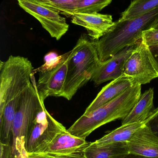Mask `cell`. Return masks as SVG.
Masks as SVG:
<instances>
[{
  "label": "cell",
  "instance_id": "cell-25",
  "mask_svg": "<svg viewBox=\"0 0 158 158\" xmlns=\"http://www.w3.org/2000/svg\"><path fill=\"white\" fill-rule=\"evenodd\" d=\"M154 127H155V132H156L158 135V122L155 124Z\"/></svg>",
  "mask_w": 158,
  "mask_h": 158
},
{
  "label": "cell",
  "instance_id": "cell-16",
  "mask_svg": "<svg viewBox=\"0 0 158 158\" xmlns=\"http://www.w3.org/2000/svg\"><path fill=\"white\" fill-rule=\"evenodd\" d=\"M154 90L149 88L140 96L128 115L122 120V125L147 121L153 111Z\"/></svg>",
  "mask_w": 158,
  "mask_h": 158
},
{
  "label": "cell",
  "instance_id": "cell-2",
  "mask_svg": "<svg viewBox=\"0 0 158 158\" xmlns=\"http://www.w3.org/2000/svg\"><path fill=\"white\" fill-rule=\"evenodd\" d=\"M141 90L139 85L127 89L111 101L88 114H83L67 131L74 136L85 139L102 126L118 119L123 120L140 98Z\"/></svg>",
  "mask_w": 158,
  "mask_h": 158
},
{
  "label": "cell",
  "instance_id": "cell-21",
  "mask_svg": "<svg viewBox=\"0 0 158 158\" xmlns=\"http://www.w3.org/2000/svg\"><path fill=\"white\" fill-rule=\"evenodd\" d=\"M1 158H18L14 153L12 145L0 143Z\"/></svg>",
  "mask_w": 158,
  "mask_h": 158
},
{
  "label": "cell",
  "instance_id": "cell-24",
  "mask_svg": "<svg viewBox=\"0 0 158 158\" xmlns=\"http://www.w3.org/2000/svg\"><path fill=\"white\" fill-rule=\"evenodd\" d=\"M28 158H46L42 156H38V155H29Z\"/></svg>",
  "mask_w": 158,
  "mask_h": 158
},
{
  "label": "cell",
  "instance_id": "cell-26",
  "mask_svg": "<svg viewBox=\"0 0 158 158\" xmlns=\"http://www.w3.org/2000/svg\"><path fill=\"white\" fill-rule=\"evenodd\" d=\"M152 28H154V29H158V22L155 25L152 27Z\"/></svg>",
  "mask_w": 158,
  "mask_h": 158
},
{
  "label": "cell",
  "instance_id": "cell-22",
  "mask_svg": "<svg viewBox=\"0 0 158 158\" xmlns=\"http://www.w3.org/2000/svg\"><path fill=\"white\" fill-rule=\"evenodd\" d=\"M148 48L152 59L158 72V45L151 46Z\"/></svg>",
  "mask_w": 158,
  "mask_h": 158
},
{
  "label": "cell",
  "instance_id": "cell-17",
  "mask_svg": "<svg viewBox=\"0 0 158 158\" xmlns=\"http://www.w3.org/2000/svg\"><path fill=\"white\" fill-rule=\"evenodd\" d=\"M151 120L149 117L145 122L123 125L90 144L96 147H101L112 143L127 142L136 131Z\"/></svg>",
  "mask_w": 158,
  "mask_h": 158
},
{
  "label": "cell",
  "instance_id": "cell-7",
  "mask_svg": "<svg viewBox=\"0 0 158 158\" xmlns=\"http://www.w3.org/2000/svg\"><path fill=\"white\" fill-rule=\"evenodd\" d=\"M122 76L130 78L134 85L148 84L158 78V72L148 47L142 40L136 46L127 60Z\"/></svg>",
  "mask_w": 158,
  "mask_h": 158
},
{
  "label": "cell",
  "instance_id": "cell-9",
  "mask_svg": "<svg viewBox=\"0 0 158 158\" xmlns=\"http://www.w3.org/2000/svg\"><path fill=\"white\" fill-rule=\"evenodd\" d=\"M69 53L70 52L61 56L59 61L52 67H46L40 71L36 87L43 101L49 97H63Z\"/></svg>",
  "mask_w": 158,
  "mask_h": 158
},
{
  "label": "cell",
  "instance_id": "cell-18",
  "mask_svg": "<svg viewBox=\"0 0 158 158\" xmlns=\"http://www.w3.org/2000/svg\"><path fill=\"white\" fill-rule=\"evenodd\" d=\"M128 153L127 142L112 143L101 147L90 144L84 151L85 158H125Z\"/></svg>",
  "mask_w": 158,
  "mask_h": 158
},
{
  "label": "cell",
  "instance_id": "cell-10",
  "mask_svg": "<svg viewBox=\"0 0 158 158\" xmlns=\"http://www.w3.org/2000/svg\"><path fill=\"white\" fill-rule=\"evenodd\" d=\"M67 17L75 14L97 13L111 3V0H35Z\"/></svg>",
  "mask_w": 158,
  "mask_h": 158
},
{
  "label": "cell",
  "instance_id": "cell-6",
  "mask_svg": "<svg viewBox=\"0 0 158 158\" xmlns=\"http://www.w3.org/2000/svg\"><path fill=\"white\" fill-rule=\"evenodd\" d=\"M66 130L65 127L54 119L44 107L37 114L32 125L27 145L28 155L42 152Z\"/></svg>",
  "mask_w": 158,
  "mask_h": 158
},
{
  "label": "cell",
  "instance_id": "cell-3",
  "mask_svg": "<svg viewBox=\"0 0 158 158\" xmlns=\"http://www.w3.org/2000/svg\"><path fill=\"white\" fill-rule=\"evenodd\" d=\"M100 62L94 41L87 35H81L68 56L62 97L72 99L79 89L91 80Z\"/></svg>",
  "mask_w": 158,
  "mask_h": 158
},
{
  "label": "cell",
  "instance_id": "cell-1",
  "mask_svg": "<svg viewBox=\"0 0 158 158\" xmlns=\"http://www.w3.org/2000/svg\"><path fill=\"white\" fill-rule=\"evenodd\" d=\"M158 22V7L134 20L114 22L109 32L94 41L101 62L107 60L127 47L136 46L142 39V33Z\"/></svg>",
  "mask_w": 158,
  "mask_h": 158
},
{
  "label": "cell",
  "instance_id": "cell-15",
  "mask_svg": "<svg viewBox=\"0 0 158 158\" xmlns=\"http://www.w3.org/2000/svg\"><path fill=\"white\" fill-rule=\"evenodd\" d=\"M134 86L132 80L122 76L102 88L95 99L88 107L84 114H87L117 98L129 88Z\"/></svg>",
  "mask_w": 158,
  "mask_h": 158
},
{
  "label": "cell",
  "instance_id": "cell-8",
  "mask_svg": "<svg viewBox=\"0 0 158 158\" xmlns=\"http://www.w3.org/2000/svg\"><path fill=\"white\" fill-rule=\"evenodd\" d=\"M23 10L35 17L52 37L59 40L69 29L66 19L52 9L39 4L35 0H18Z\"/></svg>",
  "mask_w": 158,
  "mask_h": 158
},
{
  "label": "cell",
  "instance_id": "cell-23",
  "mask_svg": "<svg viewBox=\"0 0 158 158\" xmlns=\"http://www.w3.org/2000/svg\"><path fill=\"white\" fill-rule=\"evenodd\" d=\"M125 158H158V157H146V156H140V155L128 153V154L126 156Z\"/></svg>",
  "mask_w": 158,
  "mask_h": 158
},
{
  "label": "cell",
  "instance_id": "cell-19",
  "mask_svg": "<svg viewBox=\"0 0 158 158\" xmlns=\"http://www.w3.org/2000/svg\"><path fill=\"white\" fill-rule=\"evenodd\" d=\"M158 7V0H135L121 14V22L134 20L148 13Z\"/></svg>",
  "mask_w": 158,
  "mask_h": 158
},
{
  "label": "cell",
  "instance_id": "cell-13",
  "mask_svg": "<svg viewBox=\"0 0 158 158\" xmlns=\"http://www.w3.org/2000/svg\"><path fill=\"white\" fill-rule=\"evenodd\" d=\"M72 23L85 27L88 35L93 41L101 38L113 26L112 15L97 13L75 14L71 16Z\"/></svg>",
  "mask_w": 158,
  "mask_h": 158
},
{
  "label": "cell",
  "instance_id": "cell-14",
  "mask_svg": "<svg viewBox=\"0 0 158 158\" xmlns=\"http://www.w3.org/2000/svg\"><path fill=\"white\" fill-rule=\"evenodd\" d=\"M90 144L85 139L71 135L67 129L59 135L46 149L40 153H50L60 156H73L84 152Z\"/></svg>",
  "mask_w": 158,
  "mask_h": 158
},
{
  "label": "cell",
  "instance_id": "cell-11",
  "mask_svg": "<svg viewBox=\"0 0 158 158\" xmlns=\"http://www.w3.org/2000/svg\"><path fill=\"white\" fill-rule=\"evenodd\" d=\"M136 46L127 47L107 60L101 62L91 78L95 85L122 76L126 62Z\"/></svg>",
  "mask_w": 158,
  "mask_h": 158
},
{
  "label": "cell",
  "instance_id": "cell-20",
  "mask_svg": "<svg viewBox=\"0 0 158 158\" xmlns=\"http://www.w3.org/2000/svg\"><path fill=\"white\" fill-rule=\"evenodd\" d=\"M141 40L148 48L158 45V29L151 28L144 31Z\"/></svg>",
  "mask_w": 158,
  "mask_h": 158
},
{
  "label": "cell",
  "instance_id": "cell-4",
  "mask_svg": "<svg viewBox=\"0 0 158 158\" xmlns=\"http://www.w3.org/2000/svg\"><path fill=\"white\" fill-rule=\"evenodd\" d=\"M44 107L36 85L31 84L22 94L13 123L12 145L14 153L18 158H28L27 145L32 125Z\"/></svg>",
  "mask_w": 158,
  "mask_h": 158
},
{
  "label": "cell",
  "instance_id": "cell-12",
  "mask_svg": "<svg viewBox=\"0 0 158 158\" xmlns=\"http://www.w3.org/2000/svg\"><path fill=\"white\" fill-rule=\"evenodd\" d=\"M128 152L148 157H158V135L148 123L139 129L127 142Z\"/></svg>",
  "mask_w": 158,
  "mask_h": 158
},
{
  "label": "cell",
  "instance_id": "cell-5",
  "mask_svg": "<svg viewBox=\"0 0 158 158\" xmlns=\"http://www.w3.org/2000/svg\"><path fill=\"white\" fill-rule=\"evenodd\" d=\"M34 67L27 58L11 55L0 65V112L6 102L21 98L32 84Z\"/></svg>",
  "mask_w": 158,
  "mask_h": 158
}]
</instances>
